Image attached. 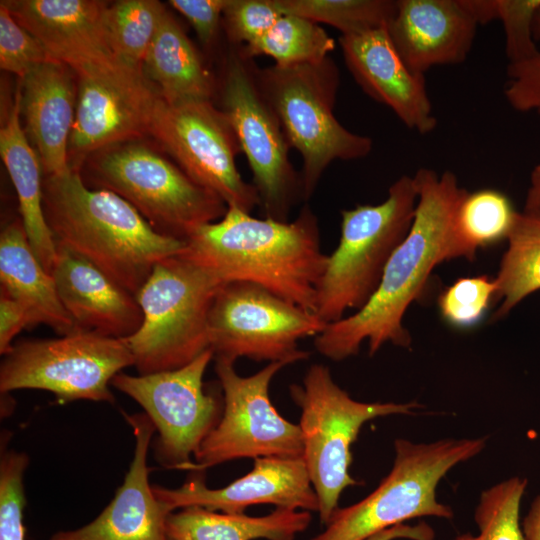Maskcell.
<instances>
[{
  "instance_id": "1",
  "label": "cell",
  "mask_w": 540,
  "mask_h": 540,
  "mask_svg": "<svg viewBox=\"0 0 540 540\" xmlns=\"http://www.w3.org/2000/svg\"><path fill=\"white\" fill-rule=\"evenodd\" d=\"M413 178L418 194L414 220L388 261L378 288L362 309L327 324L315 336L316 351L332 361L358 354L365 340L370 356L386 343L411 346L410 333L403 326L405 312L422 294L433 269L447 261L453 216L467 191L451 171L438 174L420 168Z\"/></svg>"
},
{
  "instance_id": "2",
  "label": "cell",
  "mask_w": 540,
  "mask_h": 540,
  "mask_svg": "<svg viewBox=\"0 0 540 540\" xmlns=\"http://www.w3.org/2000/svg\"><path fill=\"white\" fill-rule=\"evenodd\" d=\"M179 255L222 283H255L313 313L328 261L307 203L287 222L228 207L220 220L196 229Z\"/></svg>"
},
{
  "instance_id": "3",
  "label": "cell",
  "mask_w": 540,
  "mask_h": 540,
  "mask_svg": "<svg viewBox=\"0 0 540 540\" xmlns=\"http://www.w3.org/2000/svg\"><path fill=\"white\" fill-rule=\"evenodd\" d=\"M43 209L55 243L134 296L158 262L185 247L184 240L155 230L118 194L87 186L76 170L43 179Z\"/></svg>"
},
{
  "instance_id": "4",
  "label": "cell",
  "mask_w": 540,
  "mask_h": 540,
  "mask_svg": "<svg viewBox=\"0 0 540 540\" xmlns=\"http://www.w3.org/2000/svg\"><path fill=\"white\" fill-rule=\"evenodd\" d=\"M257 74L290 147L301 155L304 202L333 161L357 160L370 154L372 139L348 130L334 114L340 74L330 56L313 63H274L258 67Z\"/></svg>"
},
{
  "instance_id": "5",
  "label": "cell",
  "mask_w": 540,
  "mask_h": 540,
  "mask_svg": "<svg viewBox=\"0 0 540 540\" xmlns=\"http://www.w3.org/2000/svg\"><path fill=\"white\" fill-rule=\"evenodd\" d=\"M487 438H448L414 443L397 438L392 469L362 500L338 508L323 532L310 540H365L414 518H453L450 506L436 499L441 479L456 465L480 454Z\"/></svg>"
},
{
  "instance_id": "6",
  "label": "cell",
  "mask_w": 540,
  "mask_h": 540,
  "mask_svg": "<svg viewBox=\"0 0 540 540\" xmlns=\"http://www.w3.org/2000/svg\"><path fill=\"white\" fill-rule=\"evenodd\" d=\"M418 194L413 176L403 175L376 205L341 211L338 246L328 255L319 284L315 314L326 324L349 309L359 311L379 286L391 256L412 226Z\"/></svg>"
},
{
  "instance_id": "7",
  "label": "cell",
  "mask_w": 540,
  "mask_h": 540,
  "mask_svg": "<svg viewBox=\"0 0 540 540\" xmlns=\"http://www.w3.org/2000/svg\"><path fill=\"white\" fill-rule=\"evenodd\" d=\"M84 165L81 177L87 186L118 194L155 230L176 239L185 241L199 227L220 220L228 209L217 194L138 140L104 148Z\"/></svg>"
},
{
  "instance_id": "8",
  "label": "cell",
  "mask_w": 540,
  "mask_h": 540,
  "mask_svg": "<svg viewBox=\"0 0 540 540\" xmlns=\"http://www.w3.org/2000/svg\"><path fill=\"white\" fill-rule=\"evenodd\" d=\"M289 391L300 409L302 458L318 498L320 521L325 525L339 508L342 492L360 484L349 471L351 446L362 426L378 417L414 415L422 405L416 401H357L334 381L329 368L322 364L311 365L302 383L290 385Z\"/></svg>"
},
{
  "instance_id": "9",
  "label": "cell",
  "mask_w": 540,
  "mask_h": 540,
  "mask_svg": "<svg viewBox=\"0 0 540 540\" xmlns=\"http://www.w3.org/2000/svg\"><path fill=\"white\" fill-rule=\"evenodd\" d=\"M222 284L179 254L155 265L136 295L142 324L124 339L139 375L181 368L210 349L208 316Z\"/></svg>"
},
{
  "instance_id": "10",
  "label": "cell",
  "mask_w": 540,
  "mask_h": 540,
  "mask_svg": "<svg viewBox=\"0 0 540 540\" xmlns=\"http://www.w3.org/2000/svg\"><path fill=\"white\" fill-rule=\"evenodd\" d=\"M258 67L243 46H230L217 79L219 108L229 120L252 173L264 218L289 221L303 201L302 181L279 119L262 92Z\"/></svg>"
},
{
  "instance_id": "11",
  "label": "cell",
  "mask_w": 540,
  "mask_h": 540,
  "mask_svg": "<svg viewBox=\"0 0 540 540\" xmlns=\"http://www.w3.org/2000/svg\"><path fill=\"white\" fill-rule=\"evenodd\" d=\"M128 366H134V358L124 339L86 331L52 339H23L4 356L0 391L39 389L53 393L61 403H114L109 384Z\"/></svg>"
},
{
  "instance_id": "12",
  "label": "cell",
  "mask_w": 540,
  "mask_h": 540,
  "mask_svg": "<svg viewBox=\"0 0 540 540\" xmlns=\"http://www.w3.org/2000/svg\"><path fill=\"white\" fill-rule=\"evenodd\" d=\"M315 313L251 282L223 283L209 316L210 349L215 359L235 363L239 358L284 362L309 358L299 340L317 336L326 327Z\"/></svg>"
},
{
  "instance_id": "13",
  "label": "cell",
  "mask_w": 540,
  "mask_h": 540,
  "mask_svg": "<svg viewBox=\"0 0 540 540\" xmlns=\"http://www.w3.org/2000/svg\"><path fill=\"white\" fill-rule=\"evenodd\" d=\"M77 84L68 162L79 171L92 154L148 134L161 99L139 67L114 54L73 67Z\"/></svg>"
},
{
  "instance_id": "14",
  "label": "cell",
  "mask_w": 540,
  "mask_h": 540,
  "mask_svg": "<svg viewBox=\"0 0 540 540\" xmlns=\"http://www.w3.org/2000/svg\"><path fill=\"white\" fill-rule=\"evenodd\" d=\"M215 360V371L223 391V411L219 422L194 455L195 462L190 471L203 472L241 458L302 457L299 425L282 417L269 395L272 379L287 364L272 362L243 377L236 372L234 363Z\"/></svg>"
},
{
  "instance_id": "15",
  "label": "cell",
  "mask_w": 540,
  "mask_h": 540,
  "mask_svg": "<svg viewBox=\"0 0 540 540\" xmlns=\"http://www.w3.org/2000/svg\"><path fill=\"white\" fill-rule=\"evenodd\" d=\"M148 134L194 182L228 207L251 213L260 205L257 190L237 169L236 156L242 151L235 132L214 101L170 104L161 98Z\"/></svg>"
},
{
  "instance_id": "16",
  "label": "cell",
  "mask_w": 540,
  "mask_h": 540,
  "mask_svg": "<svg viewBox=\"0 0 540 540\" xmlns=\"http://www.w3.org/2000/svg\"><path fill=\"white\" fill-rule=\"evenodd\" d=\"M213 358L207 349L181 368L137 376L120 372L111 381L152 421L158 432L154 457L168 469L190 471L192 455L221 418L223 403L216 394L205 392L203 382Z\"/></svg>"
},
{
  "instance_id": "17",
  "label": "cell",
  "mask_w": 540,
  "mask_h": 540,
  "mask_svg": "<svg viewBox=\"0 0 540 540\" xmlns=\"http://www.w3.org/2000/svg\"><path fill=\"white\" fill-rule=\"evenodd\" d=\"M178 488L154 485L155 496L172 512L199 506L212 511L241 514L252 505L318 512L319 502L302 457H259L244 476L225 487L211 489L203 472Z\"/></svg>"
},
{
  "instance_id": "18",
  "label": "cell",
  "mask_w": 540,
  "mask_h": 540,
  "mask_svg": "<svg viewBox=\"0 0 540 540\" xmlns=\"http://www.w3.org/2000/svg\"><path fill=\"white\" fill-rule=\"evenodd\" d=\"M338 41L348 71L365 94L391 109L410 130L425 135L436 128L425 75L405 64L387 26Z\"/></svg>"
},
{
  "instance_id": "19",
  "label": "cell",
  "mask_w": 540,
  "mask_h": 540,
  "mask_svg": "<svg viewBox=\"0 0 540 540\" xmlns=\"http://www.w3.org/2000/svg\"><path fill=\"white\" fill-rule=\"evenodd\" d=\"M125 418L134 432L135 449L122 485L93 521L59 531L49 540H168L165 525L172 511L155 496L147 466L155 427L145 413Z\"/></svg>"
},
{
  "instance_id": "20",
  "label": "cell",
  "mask_w": 540,
  "mask_h": 540,
  "mask_svg": "<svg viewBox=\"0 0 540 540\" xmlns=\"http://www.w3.org/2000/svg\"><path fill=\"white\" fill-rule=\"evenodd\" d=\"M477 26L462 0H397L387 31L405 64L425 75L434 66L464 62Z\"/></svg>"
},
{
  "instance_id": "21",
  "label": "cell",
  "mask_w": 540,
  "mask_h": 540,
  "mask_svg": "<svg viewBox=\"0 0 540 540\" xmlns=\"http://www.w3.org/2000/svg\"><path fill=\"white\" fill-rule=\"evenodd\" d=\"M51 275L63 307L80 331L125 339L140 328L143 312L136 296L57 243Z\"/></svg>"
},
{
  "instance_id": "22",
  "label": "cell",
  "mask_w": 540,
  "mask_h": 540,
  "mask_svg": "<svg viewBox=\"0 0 540 540\" xmlns=\"http://www.w3.org/2000/svg\"><path fill=\"white\" fill-rule=\"evenodd\" d=\"M77 103L76 78L69 66L49 59L21 80L25 134L37 150L45 175L70 170L68 144Z\"/></svg>"
},
{
  "instance_id": "23",
  "label": "cell",
  "mask_w": 540,
  "mask_h": 540,
  "mask_svg": "<svg viewBox=\"0 0 540 540\" xmlns=\"http://www.w3.org/2000/svg\"><path fill=\"white\" fill-rule=\"evenodd\" d=\"M11 15L69 67L112 55L104 34L107 2L97 0H4Z\"/></svg>"
},
{
  "instance_id": "24",
  "label": "cell",
  "mask_w": 540,
  "mask_h": 540,
  "mask_svg": "<svg viewBox=\"0 0 540 540\" xmlns=\"http://www.w3.org/2000/svg\"><path fill=\"white\" fill-rule=\"evenodd\" d=\"M0 282L1 293L26 309L32 327L42 323L61 336L81 332L63 307L52 275L34 254L21 219L1 231Z\"/></svg>"
},
{
  "instance_id": "25",
  "label": "cell",
  "mask_w": 540,
  "mask_h": 540,
  "mask_svg": "<svg viewBox=\"0 0 540 540\" xmlns=\"http://www.w3.org/2000/svg\"><path fill=\"white\" fill-rule=\"evenodd\" d=\"M141 69L167 103L213 101L217 79L168 10L148 48Z\"/></svg>"
},
{
  "instance_id": "26",
  "label": "cell",
  "mask_w": 540,
  "mask_h": 540,
  "mask_svg": "<svg viewBox=\"0 0 540 540\" xmlns=\"http://www.w3.org/2000/svg\"><path fill=\"white\" fill-rule=\"evenodd\" d=\"M21 85L0 130V154L17 193L19 212L31 248L51 274L56 243L43 209L42 166L20 124Z\"/></svg>"
},
{
  "instance_id": "27",
  "label": "cell",
  "mask_w": 540,
  "mask_h": 540,
  "mask_svg": "<svg viewBox=\"0 0 540 540\" xmlns=\"http://www.w3.org/2000/svg\"><path fill=\"white\" fill-rule=\"evenodd\" d=\"M312 521L311 512L276 508L264 516L230 514L199 506L169 514L168 540H296Z\"/></svg>"
},
{
  "instance_id": "28",
  "label": "cell",
  "mask_w": 540,
  "mask_h": 540,
  "mask_svg": "<svg viewBox=\"0 0 540 540\" xmlns=\"http://www.w3.org/2000/svg\"><path fill=\"white\" fill-rule=\"evenodd\" d=\"M516 214L509 198L496 189L466 191L453 216L447 261H473L479 248L507 240Z\"/></svg>"
},
{
  "instance_id": "29",
  "label": "cell",
  "mask_w": 540,
  "mask_h": 540,
  "mask_svg": "<svg viewBox=\"0 0 540 540\" xmlns=\"http://www.w3.org/2000/svg\"><path fill=\"white\" fill-rule=\"evenodd\" d=\"M507 242L495 277L496 301H500L492 317L495 321L540 289V216L517 212Z\"/></svg>"
},
{
  "instance_id": "30",
  "label": "cell",
  "mask_w": 540,
  "mask_h": 540,
  "mask_svg": "<svg viewBox=\"0 0 540 540\" xmlns=\"http://www.w3.org/2000/svg\"><path fill=\"white\" fill-rule=\"evenodd\" d=\"M335 48L319 24L294 14H283L263 36L243 46L249 57L268 56L283 66L321 61Z\"/></svg>"
},
{
  "instance_id": "31",
  "label": "cell",
  "mask_w": 540,
  "mask_h": 540,
  "mask_svg": "<svg viewBox=\"0 0 540 540\" xmlns=\"http://www.w3.org/2000/svg\"><path fill=\"white\" fill-rule=\"evenodd\" d=\"M166 7L157 0H120L103 14L106 42L125 63L141 68Z\"/></svg>"
},
{
  "instance_id": "32",
  "label": "cell",
  "mask_w": 540,
  "mask_h": 540,
  "mask_svg": "<svg viewBox=\"0 0 540 540\" xmlns=\"http://www.w3.org/2000/svg\"><path fill=\"white\" fill-rule=\"evenodd\" d=\"M394 0H277L283 14H294L324 23L341 36L358 35L386 27L392 19Z\"/></svg>"
},
{
  "instance_id": "33",
  "label": "cell",
  "mask_w": 540,
  "mask_h": 540,
  "mask_svg": "<svg viewBox=\"0 0 540 540\" xmlns=\"http://www.w3.org/2000/svg\"><path fill=\"white\" fill-rule=\"evenodd\" d=\"M528 480L511 477L484 490L475 508L478 534H460L453 540H525L520 505Z\"/></svg>"
},
{
  "instance_id": "34",
  "label": "cell",
  "mask_w": 540,
  "mask_h": 540,
  "mask_svg": "<svg viewBox=\"0 0 540 540\" xmlns=\"http://www.w3.org/2000/svg\"><path fill=\"white\" fill-rule=\"evenodd\" d=\"M497 292L496 279L487 275L459 278L440 294V314L456 328H470L482 320Z\"/></svg>"
},
{
  "instance_id": "35",
  "label": "cell",
  "mask_w": 540,
  "mask_h": 540,
  "mask_svg": "<svg viewBox=\"0 0 540 540\" xmlns=\"http://www.w3.org/2000/svg\"><path fill=\"white\" fill-rule=\"evenodd\" d=\"M51 59L44 45L0 4V67L22 80L38 65Z\"/></svg>"
},
{
  "instance_id": "36",
  "label": "cell",
  "mask_w": 540,
  "mask_h": 540,
  "mask_svg": "<svg viewBox=\"0 0 540 540\" xmlns=\"http://www.w3.org/2000/svg\"><path fill=\"white\" fill-rule=\"evenodd\" d=\"M282 15L277 0H228L222 15V29L228 45H249L263 36Z\"/></svg>"
},
{
  "instance_id": "37",
  "label": "cell",
  "mask_w": 540,
  "mask_h": 540,
  "mask_svg": "<svg viewBox=\"0 0 540 540\" xmlns=\"http://www.w3.org/2000/svg\"><path fill=\"white\" fill-rule=\"evenodd\" d=\"M539 9L540 0H494V18L503 25L509 63L528 59L539 51L533 30Z\"/></svg>"
},
{
  "instance_id": "38",
  "label": "cell",
  "mask_w": 540,
  "mask_h": 540,
  "mask_svg": "<svg viewBox=\"0 0 540 540\" xmlns=\"http://www.w3.org/2000/svg\"><path fill=\"white\" fill-rule=\"evenodd\" d=\"M534 37L540 40V9L534 19ZM504 88L507 103L518 112L540 114V50L532 57L509 63Z\"/></svg>"
},
{
  "instance_id": "39",
  "label": "cell",
  "mask_w": 540,
  "mask_h": 540,
  "mask_svg": "<svg viewBox=\"0 0 540 540\" xmlns=\"http://www.w3.org/2000/svg\"><path fill=\"white\" fill-rule=\"evenodd\" d=\"M228 0H170L169 4L193 27L200 43L212 48L222 29V15Z\"/></svg>"
},
{
  "instance_id": "40",
  "label": "cell",
  "mask_w": 540,
  "mask_h": 540,
  "mask_svg": "<svg viewBox=\"0 0 540 540\" xmlns=\"http://www.w3.org/2000/svg\"><path fill=\"white\" fill-rule=\"evenodd\" d=\"M31 320L26 309L5 294H0V353L8 354L13 339L24 328H30Z\"/></svg>"
},
{
  "instance_id": "41",
  "label": "cell",
  "mask_w": 540,
  "mask_h": 540,
  "mask_svg": "<svg viewBox=\"0 0 540 540\" xmlns=\"http://www.w3.org/2000/svg\"><path fill=\"white\" fill-rule=\"evenodd\" d=\"M435 532L432 527L424 521L416 525H407L405 523L382 530L365 540H434Z\"/></svg>"
},
{
  "instance_id": "42",
  "label": "cell",
  "mask_w": 540,
  "mask_h": 540,
  "mask_svg": "<svg viewBox=\"0 0 540 540\" xmlns=\"http://www.w3.org/2000/svg\"><path fill=\"white\" fill-rule=\"evenodd\" d=\"M0 540H25L22 510L10 507L1 511Z\"/></svg>"
},
{
  "instance_id": "43",
  "label": "cell",
  "mask_w": 540,
  "mask_h": 540,
  "mask_svg": "<svg viewBox=\"0 0 540 540\" xmlns=\"http://www.w3.org/2000/svg\"><path fill=\"white\" fill-rule=\"evenodd\" d=\"M522 212L540 216V163L531 171Z\"/></svg>"
},
{
  "instance_id": "44",
  "label": "cell",
  "mask_w": 540,
  "mask_h": 540,
  "mask_svg": "<svg viewBox=\"0 0 540 540\" xmlns=\"http://www.w3.org/2000/svg\"><path fill=\"white\" fill-rule=\"evenodd\" d=\"M525 540H540V492L522 522Z\"/></svg>"
}]
</instances>
